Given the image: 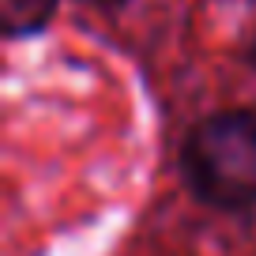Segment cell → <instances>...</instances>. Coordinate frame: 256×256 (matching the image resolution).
<instances>
[{"label": "cell", "mask_w": 256, "mask_h": 256, "mask_svg": "<svg viewBox=\"0 0 256 256\" xmlns=\"http://www.w3.org/2000/svg\"><path fill=\"white\" fill-rule=\"evenodd\" d=\"M90 4H98V8H117V4H124V0H90Z\"/></svg>", "instance_id": "3"}, {"label": "cell", "mask_w": 256, "mask_h": 256, "mask_svg": "<svg viewBox=\"0 0 256 256\" xmlns=\"http://www.w3.org/2000/svg\"><path fill=\"white\" fill-rule=\"evenodd\" d=\"M60 0H0V26L8 38H30L42 34L56 16Z\"/></svg>", "instance_id": "2"}, {"label": "cell", "mask_w": 256, "mask_h": 256, "mask_svg": "<svg viewBox=\"0 0 256 256\" xmlns=\"http://www.w3.org/2000/svg\"><path fill=\"white\" fill-rule=\"evenodd\" d=\"M248 60L256 64V42H252V46H248Z\"/></svg>", "instance_id": "4"}, {"label": "cell", "mask_w": 256, "mask_h": 256, "mask_svg": "<svg viewBox=\"0 0 256 256\" xmlns=\"http://www.w3.org/2000/svg\"><path fill=\"white\" fill-rule=\"evenodd\" d=\"M181 174L218 211L256 208V110L204 117L181 147Z\"/></svg>", "instance_id": "1"}]
</instances>
